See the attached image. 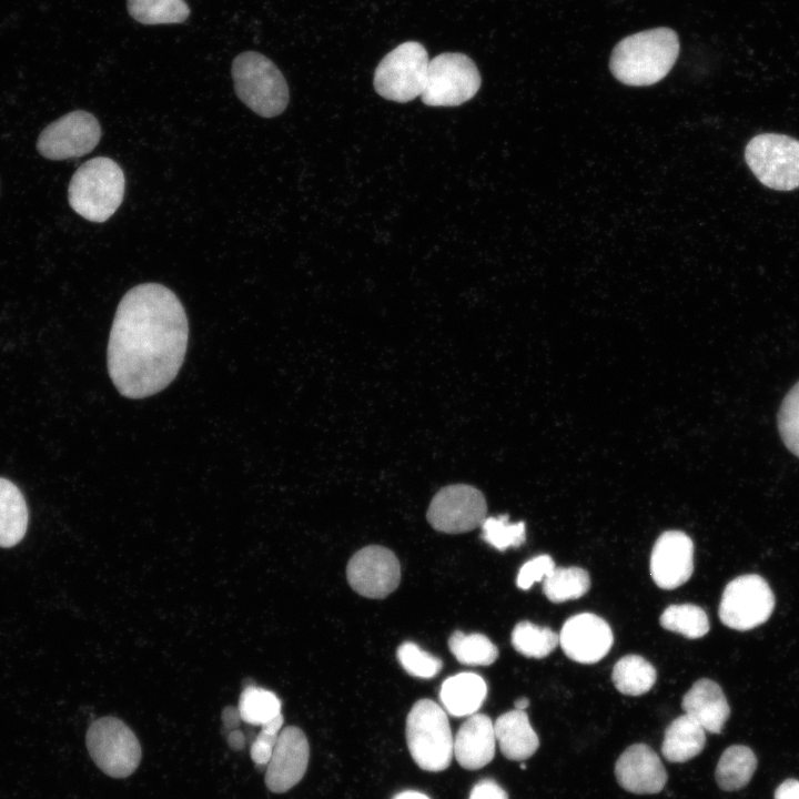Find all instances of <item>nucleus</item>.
<instances>
[{"mask_svg": "<svg viewBox=\"0 0 799 799\" xmlns=\"http://www.w3.org/2000/svg\"><path fill=\"white\" fill-rule=\"evenodd\" d=\"M189 324L175 293L143 283L121 299L108 343V371L128 398H144L178 375L186 352Z\"/></svg>", "mask_w": 799, "mask_h": 799, "instance_id": "nucleus-1", "label": "nucleus"}, {"mask_svg": "<svg viewBox=\"0 0 799 799\" xmlns=\"http://www.w3.org/2000/svg\"><path fill=\"white\" fill-rule=\"evenodd\" d=\"M679 54V39L669 28H655L624 38L613 49L609 68L624 84L651 85L664 79Z\"/></svg>", "mask_w": 799, "mask_h": 799, "instance_id": "nucleus-2", "label": "nucleus"}, {"mask_svg": "<svg viewBox=\"0 0 799 799\" xmlns=\"http://www.w3.org/2000/svg\"><path fill=\"white\" fill-rule=\"evenodd\" d=\"M125 179L120 165L110 158H93L73 173L68 200L72 210L91 222L107 221L120 206Z\"/></svg>", "mask_w": 799, "mask_h": 799, "instance_id": "nucleus-3", "label": "nucleus"}, {"mask_svg": "<svg viewBox=\"0 0 799 799\" xmlns=\"http://www.w3.org/2000/svg\"><path fill=\"white\" fill-rule=\"evenodd\" d=\"M237 98L263 118L281 114L289 103V87L279 68L255 51L236 55L231 69Z\"/></svg>", "mask_w": 799, "mask_h": 799, "instance_id": "nucleus-4", "label": "nucleus"}, {"mask_svg": "<svg viewBox=\"0 0 799 799\" xmlns=\"http://www.w3.org/2000/svg\"><path fill=\"white\" fill-rule=\"evenodd\" d=\"M406 742L415 763L423 770H445L454 755V739L445 710L431 699H421L406 718Z\"/></svg>", "mask_w": 799, "mask_h": 799, "instance_id": "nucleus-5", "label": "nucleus"}, {"mask_svg": "<svg viewBox=\"0 0 799 799\" xmlns=\"http://www.w3.org/2000/svg\"><path fill=\"white\" fill-rule=\"evenodd\" d=\"M85 744L97 767L112 778H127L140 765L141 745L119 718L107 716L94 720L88 728Z\"/></svg>", "mask_w": 799, "mask_h": 799, "instance_id": "nucleus-6", "label": "nucleus"}, {"mask_svg": "<svg viewBox=\"0 0 799 799\" xmlns=\"http://www.w3.org/2000/svg\"><path fill=\"white\" fill-rule=\"evenodd\" d=\"M428 54L416 41H406L388 52L374 72L375 91L384 99L405 103L421 97L427 78Z\"/></svg>", "mask_w": 799, "mask_h": 799, "instance_id": "nucleus-7", "label": "nucleus"}, {"mask_svg": "<svg viewBox=\"0 0 799 799\" xmlns=\"http://www.w3.org/2000/svg\"><path fill=\"white\" fill-rule=\"evenodd\" d=\"M745 160L765 186L791 191L799 186V141L777 133H760L746 145Z\"/></svg>", "mask_w": 799, "mask_h": 799, "instance_id": "nucleus-8", "label": "nucleus"}, {"mask_svg": "<svg viewBox=\"0 0 799 799\" xmlns=\"http://www.w3.org/2000/svg\"><path fill=\"white\" fill-rule=\"evenodd\" d=\"M481 83L479 71L469 57L445 52L429 60L421 98L429 107H456L471 100Z\"/></svg>", "mask_w": 799, "mask_h": 799, "instance_id": "nucleus-9", "label": "nucleus"}, {"mask_svg": "<svg viewBox=\"0 0 799 799\" xmlns=\"http://www.w3.org/2000/svg\"><path fill=\"white\" fill-rule=\"evenodd\" d=\"M775 596L759 575L748 574L732 579L725 588L719 604V618L736 630H749L771 616Z\"/></svg>", "mask_w": 799, "mask_h": 799, "instance_id": "nucleus-10", "label": "nucleus"}, {"mask_svg": "<svg viewBox=\"0 0 799 799\" xmlns=\"http://www.w3.org/2000/svg\"><path fill=\"white\" fill-rule=\"evenodd\" d=\"M486 514L487 504L481 490L471 485L455 484L435 494L426 515L434 529L459 534L482 525Z\"/></svg>", "mask_w": 799, "mask_h": 799, "instance_id": "nucleus-11", "label": "nucleus"}, {"mask_svg": "<svg viewBox=\"0 0 799 799\" xmlns=\"http://www.w3.org/2000/svg\"><path fill=\"white\" fill-rule=\"evenodd\" d=\"M100 138L101 127L95 117L75 110L44 128L38 138L37 149L50 160L79 158L91 152Z\"/></svg>", "mask_w": 799, "mask_h": 799, "instance_id": "nucleus-12", "label": "nucleus"}, {"mask_svg": "<svg viewBox=\"0 0 799 799\" xmlns=\"http://www.w3.org/2000/svg\"><path fill=\"white\" fill-rule=\"evenodd\" d=\"M346 577L351 587L360 595L381 599L397 588L401 581V565L391 549L370 545L351 557Z\"/></svg>", "mask_w": 799, "mask_h": 799, "instance_id": "nucleus-13", "label": "nucleus"}, {"mask_svg": "<svg viewBox=\"0 0 799 799\" xmlns=\"http://www.w3.org/2000/svg\"><path fill=\"white\" fill-rule=\"evenodd\" d=\"M310 759L309 740L295 726L283 728L265 768V785L272 792L283 793L304 777Z\"/></svg>", "mask_w": 799, "mask_h": 799, "instance_id": "nucleus-14", "label": "nucleus"}, {"mask_svg": "<svg viewBox=\"0 0 799 799\" xmlns=\"http://www.w3.org/2000/svg\"><path fill=\"white\" fill-rule=\"evenodd\" d=\"M613 643L610 626L590 613L568 618L559 634V645L565 655L580 664L599 661L608 654Z\"/></svg>", "mask_w": 799, "mask_h": 799, "instance_id": "nucleus-15", "label": "nucleus"}, {"mask_svg": "<svg viewBox=\"0 0 799 799\" xmlns=\"http://www.w3.org/2000/svg\"><path fill=\"white\" fill-rule=\"evenodd\" d=\"M694 570V544L680 530L663 533L656 540L650 555V574L655 584L664 589H674L685 584Z\"/></svg>", "mask_w": 799, "mask_h": 799, "instance_id": "nucleus-16", "label": "nucleus"}, {"mask_svg": "<svg viewBox=\"0 0 799 799\" xmlns=\"http://www.w3.org/2000/svg\"><path fill=\"white\" fill-rule=\"evenodd\" d=\"M615 777L621 788L637 795L657 793L667 782L659 756L646 744L625 749L616 761Z\"/></svg>", "mask_w": 799, "mask_h": 799, "instance_id": "nucleus-17", "label": "nucleus"}, {"mask_svg": "<svg viewBox=\"0 0 799 799\" xmlns=\"http://www.w3.org/2000/svg\"><path fill=\"white\" fill-rule=\"evenodd\" d=\"M495 746L492 719L475 712L462 724L454 738V756L461 767L477 770L493 760Z\"/></svg>", "mask_w": 799, "mask_h": 799, "instance_id": "nucleus-18", "label": "nucleus"}, {"mask_svg": "<svg viewBox=\"0 0 799 799\" xmlns=\"http://www.w3.org/2000/svg\"><path fill=\"white\" fill-rule=\"evenodd\" d=\"M681 707L686 715L711 734H720L730 715L721 687L708 678L692 684L682 698Z\"/></svg>", "mask_w": 799, "mask_h": 799, "instance_id": "nucleus-19", "label": "nucleus"}, {"mask_svg": "<svg viewBox=\"0 0 799 799\" xmlns=\"http://www.w3.org/2000/svg\"><path fill=\"white\" fill-rule=\"evenodd\" d=\"M496 740L503 756L509 760H526L539 746V739L524 710H509L494 722Z\"/></svg>", "mask_w": 799, "mask_h": 799, "instance_id": "nucleus-20", "label": "nucleus"}, {"mask_svg": "<svg viewBox=\"0 0 799 799\" xmlns=\"http://www.w3.org/2000/svg\"><path fill=\"white\" fill-rule=\"evenodd\" d=\"M487 696V685L475 672H459L442 684L439 698L448 714L465 717L475 714Z\"/></svg>", "mask_w": 799, "mask_h": 799, "instance_id": "nucleus-21", "label": "nucleus"}, {"mask_svg": "<svg viewBox=\"0 0 799 799\" xmlns=\"http://www.w3.org/2000/svg\"><path fill=\"white\" fill-rule=\"evenodd\" d=\"M706 744L705 729L684 714L667 727L661 752L670 762H686L699 755Z\"/></svg>", "mask_w": 799, "mask_h": 799, "instance_id": "nucleus-22", "label": "nucleus"}, {"mask_svg": "<svg viewBox=\"0 0 799 799\" xmlns=\"http://www.w3.org/2000/svg\"><path fill=\"white\" fill-rule=\"evenodd\" d=\"M28 507L21 490L0 477V547L17 545L28 528Z\"/></svg>", "mask_w": 799, "mask_h": 799, "instance_id": "nucleus-23", "label": "nucleus"}, {"mask_svg": "<svg viewBox=\"0 0 799 799\" xmlns=\"http://www.w3.org/2000/svg\"><path fill=\"white\" fill-rule=\"evenodd\" d=\"M757 768L754 751L742 745H732L721 755L715 771L717 785L726 791L744 788Z\"/></svg>", "mask_w": 799, "mask_h": 799, "instance_id": "nucleus-24", "label": "nucleus"}, {"mask_svg": "<svg viewBox=\"0 0 799 799\" xmlns=\"http://www.w3.org/2000/svg\"><path fill=\"white\" fill-rule=\"evenodd\" d=\"M657 678L654 666L644 657L627 655L614 666L611 680L616 689L628 696H639L651 689Z\"/></svg>", "mask_w": 799, "mask_h": 799, "instance_id": "nucleus-25", "label": "nucleus"}, {"mask_svg": "<svg viewBox=\"0 0 799 799\" xmlns=\"http://www.w3.org/2000/svg\"><path fill=\"white\" fill-rule=\"evenodd\" d=\"M127 8L142 24L182 23L190 14L185 0H127Z\"/></svg>", "mask_w": 799, "mask_h": 799, "instance_id": "nucleus-26", "label": "nucleus"}, {"mask_svg": "<svg viewBox=\"0 0 799 799\" xmlns=\"http://www.w3.org/2000/svg\"><path fill=\"white\" fill-rule=\"evenodd\" d=\"M590 587L588 573L576 566L555 567L543 580V591L553 603H564L585 595Z\"/></svg>", "mask_w": 799, "mask_h": 799, "instance_id": "nucleus-27", "label": "nucleus"}, {"mask_svg": "<svg viewBox=\"0 0 799 799\" xmlns=\"http://www.w3.org/2000/svg\"><path fill=\"white\" fill-rule=\"evenodd\" d=\"M448 647L455 658L464 665L488 666L498 657L497 647L483 634H464L457 630L451 635Z\"/></svg>", "mask_w": 799, "mask_h": 799, "instance_id": "nucleus-28", "label": "nucleus"}, {"mask_svg": "<svg viewBox=\"0 0 799 799\" xmlns=\"http://www.w3.org/2000/svg\"><path fill=\"white\" fill-rule=\"evenodd\" d=\"M663 628L695 639L709 631V619L705 610L692 604L670 605L661 614Z\"/></svg>", "mask_w": 799, "mask_h": 799, "instance_id": "nucleus-29", "label": "nucleus"}, {"mask_svg": "<svg viewBox=\"0 0 799 799\" xmlns=\"http://www.w3.org/2000/svg\"><path fill=\"white\" fill-rule=\"evenodd\" d=\"M559 644V636L548 627L527 620L518 623L512 633V645L522 655L544 658Z\"/></svg>", "mask_w": 799, "mask_h": 799, "instance_id": "nucleus-30", "label": "nucleus"}, {"mask_svg": "<svg viewBox=\"0 0 799 799\" xmlns=\"http://www.w3.org/2000/svg\"><path fill=\"white\" fill-rule=\"evenodd\" d=\"M281 706L273 691L251 685L243 689L237 708L244 722L262 726L281 714Z\"/></svg>", "mask_w": 799, "mask_h": 799, "instance_id": "nucleus-31", "label": "nucleus"}, {"mask_svg": "<svg viewBox=\"0 0 799 799\" xmlns=\"http://www.w3.org/2000/svg\"><path fill=\"white\" fill-rule=\"evenodd\" d=\"M482 538L500 552L519 547L526 539L525 523H509L508 515L486 517L482 524Z\"/></svg>", "mask_w": 799, "mask_h": 799, "instance_id": "nucleus-32", "label": "nucleus"}, {"mask_svg": "<svg viewBox=\"0 0 799 799\" xmlns=\"http://www.w3.org/2000/svg\"><path fill=\"white\" fill-rule=\"evenodd\" d=\"M396 656L406 672L423 679L435 677L443 667L439 658L423 650L413 641L403 643L397 648Z\"/></svg>", "mask_w": 799, "mask_h": 799, "instance_id": "nucleus-33", "label": "nucleus"}, {"mask_svg": "<svg viewBox=\"0 0 799 799\" xmlns=\"http://www.w3.org/2000/svg\"><path fill=\"white\" fill-rule=\"evenodd\" d=\"M778 426L787 448L799 457V382L789 391L781 404Z\"/></svg>", "mask_w": 799, "mask_h": 799, "instance_id": "nucleus-34", "label": "nucleus"}, {"mask_svg": "<svg viewBox=\"0 0 799 799\" xmlns=\"http://www.w3.org/2000/svg\"><path fill=\"white\" fill-rule=\"evenodd\" d=\"M283 722L284 717L280 714L261 726V731L255 737L250 750L251 758L256 766L266 768L277 741L279 734L282 730Z\"/></svg>", "mask_w": 799, "mask_h": 799, "instance_id": "nucleus-35", "label": "nucleus"}, {"mask_svg": "<svg viewBox=\"0 0 799 799\" xmlns=\"http://www.w3.org/2000/svg\"><path fill=\"white\" fill-rule=\"evenodd\" d=\"M555 568V563L549 555H539L526 562L519 569L516 584L517 587L527 590L535 583L544 580Z\"/></svg>", "mask_w": 799, "mask_h": 799, "instance_id": "nucleus-36", "label": "nucleus"}, {"mask_svg": "<svg viewBox=\"0 0 799 799\" xmlns=\"http://www.w3.org/2000/svg\"><path fill=\"white\" fill-rule=\"evenodd\" d=\"M468 799H508V795L495 780L486 778L474 785Z\"/></svg>", "mask_w": 799, "mask_h": 799, "instance_id": "nucleus-37", "label": "nucleus"}, {"mask_svg": "<svg viewBox=\"0 0 799 799\" xmlns=\"http://www.w3.org/2000/svg\"><path fill=\"white\" fill-rule=\"evenodd\" d=\"M775 799H799V780L787 779L781 782L775 791Z\"/></svg>", "mask_w": 799, "mask_h": 799, "instance_id": "nucleus-38", "label": "nucleus"}, {"mask_svg": "<svg viewBox=\"0 0 799 799\" xmlns=\"http://www.w3.org/2000/svg\"><path fill=\"white\" fill-rule=\"evenodd\" d=\"M241 716L237 707L227 706L222 711V722L224 728L230 732L239 727Z\"/></svg>", "mask_w": 799, "mask_h": 799, "instance_id": "nucleus-39", "label": "nucleus"}, {"mask_svg": "<svg viewBox=\"0 0 799 799\" xmlns=\"http://www.w3.org/2000/svg\"><path fill=\"white\" fill-rule=\"evenodd\" d=\"M227 744L233 750H241L244 748L245 738L242 731L234 729L227 734Z\"/></svg>", "mask_w": 799, "mask_h": 799, "instance_id": "nucleus-40", "label": "nucleus"}, {"mask_svg": "<svg viewBox=\"0 0 799 799\" xmlns=\"http://www.w3.org/2000/svg\"><path fill=\"white\" fill-rule=\"evenodd\" d=\"M392 799H431L427 795L415 791V790H404L398 793H396Z\"/></svg>", "mask_w": 799, "mask_h": 799, "instance_id": "nucleus-41", "label": "nucleus"}, {"mask_svg": "<svg viewBox=\"0 0 799 799\" xmlns=\"http://www.w3.org/2000/svg\"><path fill=\"white\" fill-rule=\"evenodd\" d=\"M515 709L524 710L529 706V699L526 697H519L514 702Z\"/></svg>", "mask_w": 799, "mask_h": 799, "instance_id": "nucleus-42", "label": "nucleus"}, {"mask_svg": "<svg viewBox=\"0 0 799 799\" xmlns=\"http://www.w3.org/2000/svg\"><path fill=\"white\" fill-rule=\"evenodd\" d=\"M520 768H522V769H526V765H523V763H522V765H520Z\"/></svg>", "mask_w": 799, "mask_h": 799, "instance_id": "nucleus-43", "label": "nucleus"}]
</instances>
